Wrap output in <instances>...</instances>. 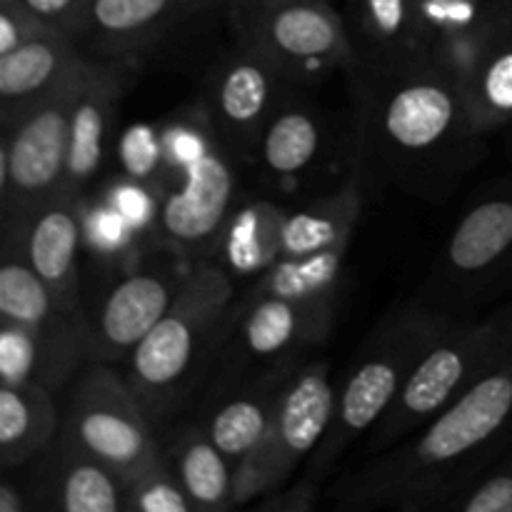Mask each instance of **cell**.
<instances>
[{
	"label": "cell",
	"instance_id": "cell-1",
	"mask_svg": "<svg viewBox=\"0 0 512 512\" xmlns=\"http://www.w3.org/2000/svg\"><path fill=\"white\" fill-rule=\"evenodd\" d=\"M488 135L458 85L435 65L360 75L358 145L380 183L440 203L483 158Z\"/></svg>",
	"mask_w": 512,
	"mask_h": 512
},
{
	"label": "cell",
	"instance_id": "cell-2",
	"mask_svg": "<svg viewBox=\"0 0 512 512\" xmlns=\"http://www.w3.org/2000/svg\"><path fill=\"white\" fill-rule=\"evenodd\" d=\"M512 443V353L395 450L380 453L343 508L443 510Z\"/></svg>",
	"mask_w": 512,
	"mask_h": 512
},
{
	"label": "cell",
	"instance_id": "cell-3",
	"mask_svg": "<svg viewBox=\"0 0 512 512\" xmlns=\"http://www.w3.org/2000/svg\"><path fill=\"white\" fill-rule=\"evenodd\" d=\"M235 288L228 270L198 260L168 313L128 355L125 380L153 423H163L183 403L205 360L218 350Z\"/></svg>",
	"mask_w": 512,
	"mask_h": 512
},
{
	"label": "cell",
	"instance_id": "cell-4",
	"mask_svg": "<svg viewBox=\"0 0 512 512\" xmlns=\"http://www.w3.org/2000/svg\"><path fill=\"white\" fill-rule=\"evenodd\" d=\"M453 320L455 313L430 303L428 298L410 300L385 315L383 323L365 340L338 393L333 423L313 453L310 475L315 480L328 473L360 435H370L408 383L415 365Z\"/></svg>",
	"mask_w": 512,
	"mask_h": 512
},
{
	"label": "cell",
	"instance_id": "cell-5",
	"mask_svg": "<svg viewBox=\"0 0 512 512\" xmlns=\"http://www.w3.org/2000/svg\"><path fill=\"white\" fill-rule=\"evenodd\" d=\"M512 353V308L483 320H458L430 345L380 423L368 450L380 455L423 428Z\"/></svg>",
	"mask_w": 512,
	"mask_h": 512
},
{
	"label": "cell",
	"instance_id": "cell-6",
	"mask_svg": "<svg viewBox=\"0 0 512 512\" xmlns=\"http://www.w3.org/2000/svg\"><path fill=\"white\" fill-rule=\"evenodd\" d=\"M338 393L325 360L298 365L280 393L263 440L235 465L233 508L280 490L300 460L320 448L333 423Z\"/></svg>",
	"mask_w": 512,
	"mask_h": 512
},
{
	"label": "cell",
	"instance_id": "cell-7",
	"mask_svg": "<svg viewBox=\"0 0 512 512\" xmlns=\"http://www.w3.org/2000/svg\"><path fill=\"white\" fill-rule=\"evenodd\" d=\"M60 435L128 480L163 458L155 423L125 375L93 360L75 383Z\"/></svg>",
	"mask_w": 512,
	"mask_h": 512
},
{
	"label": "cell",
	"instance_id": "cell-8",
	"mask_svg": "<svg viewBox=\"0 0 512 512\" xmlns=\"http://www.w3.org/2000/svg\"><path fill=\"white\" fill-rule=\"evenodd\" d=\"M425 63L458 85L485 135L512 123V8L480 5L428 45Z\"/></svg>",
	"mask_w": 512,
	"mask_h": 512
},
{
	"label": "cell",
	"instance_id": "cell-9",
	"mask_svg": "<svg viewBox=\"0 0 512 512\" xmlns=\"http://www.w3.org/2000/svg\"><path fill=\"white\" fill-rule=\"evenodd\" d=\"M240 48L253 50L295 83L353 68L345 20L315 0H260L240 18Z\"/></svg>",
	"mask_w": 512,
	"mask_h": 512
},
{
	"label": "cell",
	"instance_id": "cell-10",
	"mask_svg": "<svg viewBox=\"0 0 512 512\" xmlns=\"http://www.w3.org/2000/svg\"><path fill=\"white\" fill-rule=\"evenodd\" d=\"M85 68L63 90L28 110L10 128H3V145H0L3 218L30 213L65 193L70 113Z\"/></svg>",
	"mask_w": 512,
	"mask_h": 512
},
{
	"label": "cell",
	"instance_id": "cell-11",
	"mask_svg": "<svg viewBox=\"0 0 512 512\" xmlns=\"http://www.w3.org/2000/svg\"><path fill=\"white\" fill-rule=\"evenodd\" d=\"M190 268L188 258L160 245L153 255H143L110 280L93 310L85 313L90 358L110 365L128 360L135 345L175 303Z\"/></svg>",
	"mask_w": 512,
	"mask_h": 512
},
{
	"label": "cell",
	"instance_id": "cell-12",
	"mask_svg": "<svg viewBox=\"0 0 512 512\" xmlns=\"http://www.w3.org/2000/svg\"><path fill=\"white\" fill-rule=\"evenodd\" d=\"M512 263V183L485 190L450 230L433 273L430 303L453 313L460 300L478 298Z\"/></svg>",
	"mask_w": 512,
	"mask_h": 512
},
{
	"label": "cell",
	"instance_id": "cell-13",
	"mask_svg": "<svg viewBox=\"0 0 512 512\" xmlns=\"http://www.w3.org/2000/svg\"><path fill=\"white\" fill-rule=\"evenodd\" d=\"M235 205V173L228 155L210 145L208 153L160 193L158 215L150 228L155 240L188 260L220 248Z\"/></svg>",
	"mask_w": 512,
	"mask_h": 512
},
{
	"label": "cell",
	"instance_id": "cell-14",
	"mask_svg": "<svg viewBox=\"0 0 512 512\" xmlns=\"http://www.w3.org/2000/svg\"><path fill=\"white\" fill-rule=\"evenodd\" d=\"M335 305L338 298L295 300L255 290L243 313L225 323L220 340L228 345L220 353H228L225 358L235 370L245 365L268 370L273 365L300 360V353L318 345L330 333Z\"/></svg>",
	"mask_w": 512,
	"mask_h": 512
},
{
	"label": "cell",
	"instance_id": "cell-15",
	"mask_svg": "<svg viewBox=\"0 0 512 512\" xmlns=\"http://www.w3.org/2000/svg\"><path fill=\"white\" fill-rule=\"evenodd\" d=\"M83 193H63L30 213L5 215L3 228L18 235L35 273L75 313L80 308V253L85 248Z\"/></svg>",
	"mask_w": 512,
	"mask_h": 512
},
{
	"label": "cell",
	"instance_id": "cell-16",
	"mask_svg": "<svg viewBox=\"0 0 512 512\" xmlns=\"http://www.w3.org/2000/svg\"><path fill=\"white\" fill-rule=\"evenodd\" d=\"M290 83L273 63L240 48L225 60L210 83V118L215 135L228 148L255 153L270 115L283 103L280 90Z\"/></svg>",
	"mask_w": 512,
	"mask_h": 512
},
{
	"label": "cell",
	"instance_id": "cell-17",
	"mask_svg": "<svg viewBox=\"0 0 512 512\" xmlns=\"http://www.w3.org/2000/svg\"><path fill=\"white\" fill-rule=\"evenodd\" d=\"M28 480L30 505L50 512L128 510V483L103 460L80 450L58 433L48 450L35 458Z\"/></svg>",
	"mask_w": 512,
	"mask_h": 512
},
{
	"label": "cell",
	"instance_id": "cell-18",
	"mask_svg": "<svg viewBox=\"0 0 512 512\" xmlns=\"http://www.w3.org/2000/svg\"><path fill=\"white\" fill-rule=\"evenodd\" d=\"M300 360L273 365L268 370H255L245 375H230L228 385L215 393L205 410L200 425L215 445L238 465L245 455L253 453L268 430L280 393L290 373Z\"/></svg>",
	"mask_w": 512,
	"mask_h": 512
},
{
	"label": "cell",
	"instance_id": "cell-19",
	"mask_svg": "<svg viewBox=\"0 0 512 512\" xmlns=\"http://www.w3.org/2000/svg\"><path fill=\"white\" fill-rule=\"evenodd\" d=\"M128 60H90L80 78L70 113V155L65 193H83L98 178L108 155L110 130L123 90L128 85Z\"/></svg>",
	"mask_w": 512,
	"mask_h": 512
},
{
	"label": "cell",
	"instance_id": "cell-20",
	"mask_svg": "<svg viewBox=\"0 0 512 512\" xmlns=\"http://www.w3.org/2000/svg\"><path fill=\"white\" fill-rule=\"evenodd\" d=\"M88 58L63 30L48 28L0 55V125L10 128L28 110L63 90Z\"/></svg>",
	"mask_w": 512,
	"mask_h": 512
},
{
	"label": "cell",
	"instance_id": "cell-21",
	"mask_svg": "<svg viewBox=\"0 0 512 512\" xmlns=\"http://www.w3.org/2000/svg\"><path fill=\"white\" fill-rule=\"evenodd\" d=\"M175 0H90L73 40L90 60H128L163 30Z\"/></svg>",
	"mask_w": 512,
	"mask_h": 512
},
{
	"label": "cell",
	"instance_id": "cell-22",
	"mask_svg": "<svg viewBox=\"0 0 512 512\" xmlns=\"http://www.w3.org/2000/svg\"><path fill=\"white\" fill-rule=\"evenodd\" d=\"M348 33L358 78L425 60L410 0H360L358 23Z\"/></svg>",
	"mask_w": 512,
	"mask_h": 512
},
{
	"label": "cell",
	"instance_id": "cell-23",
	"mask_svg": "<svg viewBox=\"0 0 512 512\" xmlns=\"http://www.w3.org/2000/svg\"><path fill=\"white\" fill-rule=\"evenodd\" d=\"M53 395L38 383H0V468H25L53 445L63 425Z\"/></svg>",
	"mask_w": 512,
	"mask_h": 512
},
{
	"label": "cell",
	"instance_id": "cell-24",
	"mask_svg": "<svg viewBox=\"0 0 512 512\" xmlns=\"http://www.w3.org/2000/svg\"><path fill=\"white\" fill-rule=\"evenodd\" d=\"M163 453L195 512L233 508L235 465L210 440L203 425L188 423L175 428Z\"/></svg>",
	"mask_w": 512,
	"mask_h": 512
},
{
	"label": "cell",
	"instance_id": "cell-25",
	"mask_svg": "<svg viewBox=\"0 0 512 512\" xmlns=\"http://www.w3.org/2000/svg\"><path fill=\"white\" fill-rule=\"evenodd\" d=\"M328 143V128L318 110L283 100L255 148L265 173L278 183L300 180L318 165Z\"/></svg>",
	"mask_w": 512,
	"mask_h": 512
},
{
	"label": "cell",
	"instance_id": "cell-26",
	"mask_svg": "<svg viewBox=\"0 0 512 512\" xmlns=\"http://www.w3.org/2000/svg\"><path fill=\"white\" fill-rule=\"evenodd\" d=\"M360 213L363 190L355 180H348L330 195L310 200L293 213H285L280 258H303L325 250L348 248Z\"/></svg>",
	"mask_w": 512,
	"mask_h": 512
},
{
	"label": "cell",
	"instance_id": "cell-27",
	"mask_svg": "<svg viewBox=\"0 0 512 512\" xmlns=\"http://www.w3.org/2000/svg\"><path fill=\"white\" fill-rule=\"evenodd\" d=\"M283 223L285 210L270 200H253L235 210L218 248L228 268L238 275L268 273L280 258Z\"/></svg>",
	"mask_w": 512,
	"mask_h": 512
},
{
	"label": "cell",
	"instance_id": "cell-28",
	"mask_svg": "<svg viewBox=\"0 0 512 512\" xmlns=\"http://www.w3.org/2000/svg\"><path fill=\"white\" fill-rule=\"evenodd\" d=\"M348 248L325 250L303 258H278L255 290L295 300L338 298V280Z\"/></svg>",
	"mask_w": 512,
	"mask_h": 512
},
{
	"label": "cell",
	"instance_id": "cell-29",
	"mask_svg": "<svg viewBox=\"0 0 512 512\" xmlns=\"http://www.w3.org/2000/svg\"><path fill=\"white\" fill-rule=\"evenodd\" d=\"M0 383H38L53 393L63 388L43 340L25 325L5 318H0Z\"/></svg>",
	"mask_w": 512,
	"mask_h": 512
},
{
	"label": "cell",
	"instance_id": "cell-30",
	"mask_svg": "<svg viewBox=\"0 0 512 512\" xmlns=\"http://www.w3.org/2000/svg\"><path fill=\"white\" fill-rule=\"evenodd\" d=\"M118 160L123 175L130 180L145 183L155 193H163L173 180V173L165 158L163 133L150 125H130L118 140Z\"/></svg>",
	"mask_w": 512,
	"mask_h": 512
},
{
	"label": "cell",
	"instance_id": "cell-31",
	"mask_svg": "<svg viewBox=\"0 0 512 512\" xmlns=\"http://www.w3.org/2000/svg\"><path fill=\"white\" fill-rule=\"evenodd\" d=\"M128 510L133 512H195L183 485L170 470L168 458L158 460L128 480Z\"/></svg>",
	"mask_w": 512,
	"mask_h": 512
},
{
	"label": "cell",
	"instance_id": "cell-32",
	"mask_svg": "<svg viewBox=\"0 0 512 512\" xmlns=\"http://www.w3.org/2000/svg\"><path fill=\"white\" fill-rule=\"evenodd\" d=\"M443 510L512 512V455L490 465L480 478L460 490Z\"/></svg>",
	"mask_w": 512,
	"mask_h": 512
},
{
	"label": "cell",
	"instance_id": "cell-33",
	"mask_svg": "<svg viewBox=\"0 0 512 512\" xmlns=\"http://www.w3.org/2000/svg\"><path fill=\"white\" fill-rule=\"evenodd\" d=\"M138 233L108 198L85 210V245L98 255H123L133 248Z\"/></svg>",
	"mask_w": 512,
	"mask_h": 512
},
{
	"label": "cell",
	"instance_id": "cell-34",
	"mask_svg": "<svg viewBox=\"0 0 512 512\" xmlns=\"http://www.w3.org/2000/svg\"><path fill=\"white\" fill-rule=\"evenodd\" d=\"M110 203L120 210V213L128 218V223L135 230H150L155 223V215H158V203L160 195L153 188H148L145 183L138 180L123 178L108 195Z\"/></svg>",
	"mask_w": 512,
	"mask_h": 512
},
{
	"label": "cell",
	"instance_id": "cell-35",
	"mask_svg": "<svg viewBox=\"0 0 512 512\" xmlns=\"http://www.w3.org/2000/svg\"><path fill=\"white\" fill-rule=\"evenodd\" d=\"M43 20L35 18L20 0H5L3 10H0V55L10 53L18 45L28 43L30 38L48 30Z\"/></svg>",
	"mask_w": 512,
	"mask_h": 512
},
{
	"label": "cell",
	"instance_id": "cell-36",
	"mask_svg": "<svg viewBox=\"0 0 512 512\" xmlns=\"http://www.w3.org/2000/svg\"><path fill=\"white\" fill-rule=\"evenodd\" d=\"M163 145L170 170H175V173L188 168V165H193L195 160H200L210 150V140L205 138L203 130L185 123L173 125V128L165 130Z\"/></svg>",
	"mask_w": 512,
	"mask_h": 512
},
{
	"label": "cell",
	"instance_id": "cell-37",
	"mask_svg": "<svg viewBox=\"0 0 512 512\" xmlns=\"http://www.w3.org/2000/svg\"><path fill=\"white\" fill-rule=\"evenodd\" d=\"M35 18L43 20L45 25L55 30H63L73 38L75 28L83 20L85 10L90 3L85 0H20Z\"/></svg>",
	"mask_w": 512,
	"mask_h": 512
},
{
	"label": "cell",
	"instance_id": "cell-38",
	"mask_svg": "<svg viewBox=\"0 0 512 512\" xmlns=\"http://www.w3.org/2000/svg\"><path fill=\"white\" fill-rule=\"evenodd\" d=\"M315 483H318V480L310 475V478H305L303 483L295 485L293 490L283 493V498H280L278 493L265 495L263 500H258V508L260 510H310L315 505V495H318Z\"/></svg>",
	"mask_w": 512,
	"mask_h": 512
},
{
	"label": "cell",
	"instance_id": "cell-39",
	"mask_svg": "<svg viewBox=\"0 0 512 512\" xmlns=\"http://www.w3.org/2000/svg\"><path fill=\"white\" fill-rule=\"evenodd\" d=\"M5 473V483L0 485V512H28L33 510V505H30V495H28V488H20V483L15 485L13 480H10V473L8 470H3Z\"/></svg>",
	"mask_w": 512,
	"mask_h": 512
},
{
	"label": "cell",
	"instance_id": "cell-40",
	"mask_svg": "<svg viewBox=\"0 0 512 512\" xmlns=\"http://www.w3.org/2000/svg\"><path fill=\"white\" fill-rule=\"evenodd\" d=\"M512 125V123H510ZM510 148H512V130H510Z\"/></svg>",
	"mask_w": 512,
	"mask_h": 512
}]
</instances>
